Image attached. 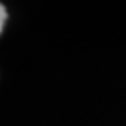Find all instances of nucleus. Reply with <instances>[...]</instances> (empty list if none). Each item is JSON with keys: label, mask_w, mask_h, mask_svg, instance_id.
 <instances>
[{"label": "nucleus", "mask_w": 126, "mask_h": 126, "mask_svg": "<svg viewBox=\"0 0 126 126\" xmlns=\"http://www.w3.org/2000/svg\"><path fill=\"white\" fill-rule=\"evenodd\" d=\"M5 20H7V10H5L3 5L0 3V31H2V28L5 25Z\"/></svg>", "instance_id": "obj_1"}]
</instances>
